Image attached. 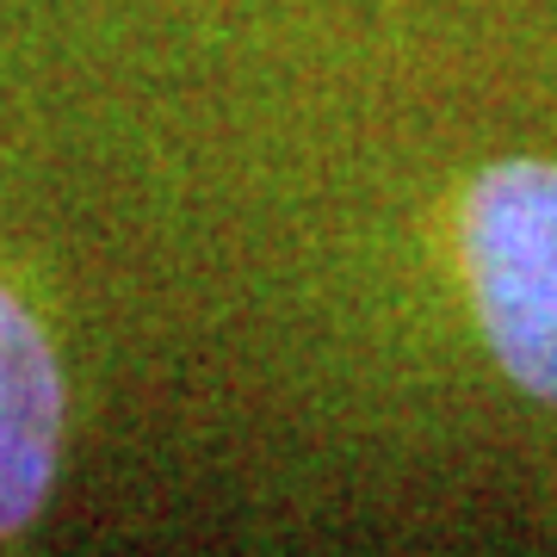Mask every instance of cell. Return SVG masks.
<instances>
[{
  "label": "cell",
  "instance_id": "6da1fadb",
  "mask_svg": "<svg viewBox=\"0 0 557 557\" xmlns=\"http://www.w3.org/2000/svg\"><path fill=\"white\" fill-rule=\"evenodd\" d=\"M458 267L508 379L557 403V161L508 156L458 205Z\"/></svg>",
  "mask_w": 557,
  "mask_h": 557
},
{
  "label": "cell",
  "instance_id": "7a4b0ae2",
  "mask_svg": "<svg viewBox=\"0 0 557 557\" xmlns=\"http://www.w3.org/2000/svg\"><path fill=\"white\" fill-rule=\"evenodd\" d=\"M62 391L57 347L44 322L0 285V539H20L44 515L62 465Z\"/></svg>",
  "mask_w": 557,
  "mask_h": 557
}]
</instances>
